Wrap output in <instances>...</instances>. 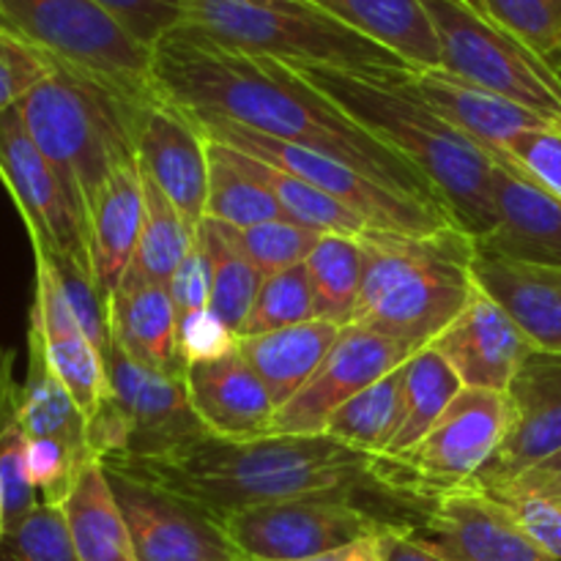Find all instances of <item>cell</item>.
I'll return each instance as SVG.
<instances>
[{
  "mask_svg": "<svg viewBox=\"0 0 561 561\" xmlns=\"http://www.w3.org/2000/svg\"><path fill=\"white\" fill-rule=\"evenodd\" d=\"M151 85L175 107L219 115L274 140L310 148L387 190L449 211L409 159L279 60L239 53L179 25L151 47Z\"/></svg>",
  "mask_w": 561,
  "mask_h": 561,
  "instance_id": "6da1fadb",
  "label": "cell"
},
{
  "mask_svg": "<svg viewBox=\"0 0 561 561\" xmlns=\"http://www.w3.org/2000/svg\"><path fill=\"white\" fill-rule=\"evenodd\" d=\"M102 466L195 504L217 524L257 504L351 499L389 529L414 531L433 504L405 491L394 458L354 453L327 436H203L162 458H107Z\"/></svg>",
  "mask_w": 561,
  "mask_h": 561,
  "instance_id": "7a4b0ae2",
  "label": "cell"
},
{
  "mask_svg": "<svg viewBox=\"0 0 561 561\" xmlns=\"http://www.w3.org/2000/svg\"><path fill=\"white\" fill-rule=\"evenodd\" d=\"M310 85L327 93L343 113L381 137L400 157L409 159L438 190L449 211L471 236L491 233L496 225L493 173L496 162L480 142L471 140L431 104L400 85L392 71L327 69V66H290Z\"/></svg>",
  "mask_w": 561,
  "mask_h": 561,
  "instance_id": "3957f363",
  "label": "cell"
},
{
  "mask_svg": "<svg viewBox=\"0 0 561 561\" xmlns=\"http://www.w3.org/2000/svg\"><path fill=\"white\" fill-rule=\"evenodd\" d=\"M359 244L365 274L348 327L383 334L411 354L431 348L469 305L477 236L463 228L422 236L373 230Z\"/></svg>",
  "mask_w": 561,
  "mask_h": 561,
  "instance_id": "277c9868",
  "label": "cell"
},
{
  "mask_svg": "<svg viewBox=\"0 0 561 561\" xmlns=\"http://www.w3.org/2000/svg\"><path fill=\"white\" fill-rule=\"evenodd\" d=\"M91 75L55 64L20 104V118L88 222L99 192L118 164L137 157L142 104Z\"/></svg>",
  "mask_w": 561,
  "mask_h": 561,
  "instance_id": "5b68a950",
  "label": "cell"
},
{
  "mask_svg": "<svg viewBox=\"0 0 561 561\" xmlns=\"http://www.w3.org/2000/svg\"><path fill=\"white\" fill-rule=\"evenodd\" d=\"M181 25L285 66H327L359 75L411 69L392 49L305 0H181Z\"/></svg>",
  "mask_w": 561,
  "mask_h": 561,
  "instance_id": "8992f818",
  "label": "cell"
},
{
  "mask_svg": "<svg viewBox=\"0 0 561 561\" xmlns=\"http://www.w3.org/2000/svg\"><path fill=\"white\" fill-rule=\"evenodd\" d=\"M447 75L561 126V71L463 0H422Z\"/></svg>",
  "mask_w": 561,
  "mask_h": 561,
  "instance_id": "52a82bcc",
  "label": "cell"
},
{
  "mask_svg": "<svg viewBox=\"0 0 561 561\" xmlns=\"http://www.w3.org/2000/svg\"><path fill=\"white\" fill-rule=\"evenodd\" d=\"M0 25L124 96H153L151 49L93 0H0Z\"/></svg>",
  "mask_w": 561,
  "mask_h": 561,
  "instance_id": "ba28073f",
  "label": "cell"
},
{
  "mask_svg": "<svg viewBox=\"0 0 561 561\" xmlns=\"http://www.w3.org/2000/svg\"><path fill=\"white\" fill-rule=\"evenodd\" d=\"M184 113L190 115L192 124L208 140L222 142V146L236 148V151L247 153V157L257 159V162L272 164V168L285 170V173L307 181L316 190L327 192L329 197L348 206L359 217H365L373 228L414 236L436 233V230L447 228H463L458 217L449 214L447 208L387 190L383 184L367 179L365 173L337 162V159L323 157V153L310 151V148L274 140V137L261 135V131L247 129V126L230 124V121L219 118V115L201 113V110H184Z\"/></svg>",
  "mask_w": 561,
  "mask_h": 561,
  "instance_id": "9c48e42d",
  "label": "cell"
},
{
  "mask_svg": "<svg viewBox=\"0 0 561 561\" xmlns=\"http://www.w3.org/2000/svg\"><path fill=\"white\" fill-rule=\"evenodd\" d=\"M510 416L513 405L507 392L460 389L425 438L409 453L394 455L409 493L436 502L444 493L469 488L502 444Z\"/></svg>",
  "mask_w": 561,
  "mask_h": 561,
  "instance_id": "30bf717a",
  "label": "cell"
},
{
  "mask_svg": "<svg viewBox=\"0 0 561 561\" xmlns=\"http://www.w3.org/2000/svg\"><path fill=\"white\" fill-rule=\"evenodd\" d=\"M244 561H307L389 526L351 499L257 504L219 520Z\"/></svg>",
  "mask_w": 561,
  "mask_h": 561,
  "instance_id": "8fae6325",
  "label": "cell"
},
{
  "mask_svg": "<svg viewBox=\"0 0 561 561\" xmlns=\"http://www.w3.org/2000/svg\"><path fill=\"white\" fill-rule=\"evenodd\" d=\"M0 181L25 222L33 255L71 263L91 274L85 217L31 140L16 107L0 113Z\"/></svg>",
  "mask_w": 561,
  "mask_h": 561,
  "instance_id": "7c38bea8",
  "label": "cell"
},
{
  "mask_svg": "<svg viewBox=\"0 0 561 561\" xmlns=\"http://www.w3.org/2000/svg\"><path fill=\"white\" fill-rule=\"evenodd\" d=\"M411 351L383 334L343 327L337 343L310 381L274 414L272 436H321L329 416L411 359Z\"/></svg>",
  "mask_w": 561,
  "mask_h": 561,
  "instance_id": "4fadbf2b",
  "label": "cell"
},
{
  "mask_svg": "<svg viewBox=\"0 0 561 561\" xmlns=\"http://www.w3.org/2000/svg\"><path fill=\"white\" fill-rule=\"evenodd\" d=\"M107 477L137 561H244L222 526L201 507L115 471Z\"/></svg>",
  "mask_w": 561,
  "mask_h": 561,
  "instance_id": "5bb4252c",
  "label": "cell"
},
{
  "mask_svg": "<svg viewBox=\"0 0 561 561\" xmlns=\"http://www.w3.org/2000/svg\"><path fill=\"white\" fill-rule=\"evenodd\" d=\"M110 400L129 427V447L118 458H162L208 436L195 416L184 376L146 370L121 348L104 356Z\"/></svg>",
  "mask_w": 561,
  "mask_h": 561,
  "instance_id": "9a60e30c",
  "label": "cell"
},
{
  "mask_svg": "<svg viewBox=\"0 0 561 561\" xmlns=\"http://www.w3.org/2000/svg\"><path fill=\"white\" fill-rule=\"evenodd\" d=\"M411 535L447 561H557L531 540L507 504L480 488L438 496Z\"/></svg>",
  "mask_w": 561,
  "mask_h": 561,
  "instance_id": "2e32d148",
  "label": "cell"
},
{
  "mask_svg": "<svg viewBox=\"0 0 561 561\" xmlns=\"http://www.w3.org/2000/svg\"><path fill=\"white\" fill-rule=\"evenodd\" d=\"M507 394L513 405L507 433L469 488L499 491L561 453V356L535 351Z\"/></svg>",
  "mask_w": 561,
  "mask_h": 561,
  "instance_id": "e0dca14e",
  "label": "cell"
},
{
  "mask_svg": "<svg viewBox=\"0 0 561 561\" xmlns=\"http://www.w3.org/2000/svg\"><path fill=\"white\" fill-rule=\"evenodd\" d=\"M135 151L153 184L197 228L206 219L208 140L190 115L153 91L137 121Z\"/></svg>",
  "mask_w": 561,
  "mask_h": 561,
  "instance_id": "ac0fdd59",
  "label": "cell"
},
{
  "mask_svg": "<svg viewBox=\"0 0 561 561\" xmlns=\"http://www.w3.org/2000/svg\"><path fill=\"white\" fill-rule=\"evenodd\" d=\"M433 348L458 373L463 387L507 392L535 343L496 299L474 283L469 305L436 337Z\"/></svg>",
  "mask_w": 561,
  "mask_h": 561,
  "instance_id": "d6986e66",
  "label": "cell"
},
{
  "mask_svg": "<svg viewBox=\"0 0 561 561\" xmlns=\"http://www.w3.org/2000/svg\"><path fill=\"white\" fill-rule=\"evenodd\" d=\"M27 334L38 340L49 367L82 411L85 422L107 398V367L96 345L82 332L58 272L44 255H36V294Z\"/></svg>",
  "mask_w": 561,
  "mask_h": 561,
  "instance_id": "ffe728a7",
  "label": "cell"
},
{
  "mask_svg": "<svg viewBox=\"0 0 561 561\" xmlns=\"http://www.w3.org/2000/svg\"><path fill=\"white\" fill-rule=\"evenodd\" d=\"M496 225L477 247L507 261L561 268V197L537 184L524 168L493 173Z\"/></svg>",
  "mask_w": 561,
  "mask_h": 561,
  "instance_id": "44dd1931",
  "label": "cell"
},
{
  "mask_svg": "<svg viewBox=\"0 0 561 561\" xmlns=\"http://www.w3.org/2000/svg\"><path fill=\"white\" fill-rule=\"evenodd\" d=\"M184 381L192 411L208 436L222 442L272 436L277 405L236 348L217 359L186 365Z\"/></svg>",
  "mask_w": 561,
  "mask_h": 561,
  "instance_id": "7402d4cb",
  "label": "cell"
},
{
  "mask_svg": "<svg viewBox=\"0 0 561 561\" xmlns=\"http://www.w3.org/2000/svg\"><path fill=\"white\" fill-rule=\"evenodd\" d=\"M392 77L422 102L431 104L455 129L480 142L491 159L504 153V142L518 131L557 126L520 104L447 75L444 69H398Z\"/></svg>",
  "mask_w": 561,
  "mask_h": 561,
  "instance_id": "603a6c76",
  "label": "cell"
},
{
  "mask_svg": "<svg viewBox=\"0 0 561 561\" xmlns=\"http://www.w3.org/2000/svg\"><path fill=\"white\" fill-rule=\"evenodd\" d=\"M146 211L142 175L137 157L113 170L88 214V257L99 296L110 301L137 252Z\"/></svg>",
  "mask_w": 561,
  "mask_h": 561,
  "instance_id": "cb8c5ba5",
  "label": "cell"
},
{
  "mask_svg": "<svg viewBox=\"0 0 561 561\" xmlns=\"http://www.w3.org/2000/svg\"><path fill=\"white\" fill-rule=\"evenodd\" d=\"M471 274L524 329L537 351L561 356V268L507 261L477 247Z\"/></svg>",
  "mask_w": 561,
  "mask_h": 561,
  "instance_id": "d4e9b609",
  "label": "cell"
},
{
  "mask_svg": "<svg viewBox=\"0 0 561 561\" xmlns=\"http://www.w3.org/2000/svg\"><path fill=\"white\" fill-rule=\"evenodd\" d=\"M110 340L131 362L164 376H184L179 318L164 285L115 290L107 301Z\"/></svg>",
  "mask_w": 561,
  "mask_h": 561,
  "instance_id": "484cf974",
  "label": "cell"
},
{
  "mask_svg": "<svg viewBox=\"0 0 561 561\" xmlns=\"http://www.w3.org/2000/svg\"><path fill=\"white\" fill-rule=\"evenodd\" d=\"M343 327L332 321H307L299 327L236 337V351L250 370L266 383L274 405H285L321 367Z\"/></svg>",
  "mask_w": 561,
  "mask_h": 561,
  "instance_id": "4316f807",
  "label": "cell"
},
{
  "mask_svg": "<svg viewBox=\"0 0 561 561\" xmlns=\"http://www.w3.org/2000/svg\"><path fill=\"white\" fill-rule=\"evenodd\" d=\"M362 36L383 44L411 69H438L442 53L422 0H305Z\"/></svg>",
  "mask_w": 561,
  "mask_h": 561,
  "instance_id": "83f0119b",
  "label": "cell"
},
{
  "mask_svg": "<svg viewBox=\"0 0 561 561\" xmlns=\"http://www.w3.org/2000/svg\"><path fill=\"white\" fill-rule=\"evenodd\" d=\"M60 510L77 561H137L129 526L102 460H91L77 474Z\"/></svg>",
  "mask_w": 561,
  "mask_h": 561,
  "instance_id": "f1b7e54d",
  "label": "cell"
},
{
  "mask_svg": "<svg viewBox=\"0 0 561 561\" xmlns=\"http://www.w3.org/2000/svg\"><path fill=\"white\" fill-rule=\"evenodd\" d=\"M20 420L31 442H55L82 463L93 458L88 447V422L64 383L49 367L42 345L27 334V376L20 387Z\"/></svg>",
  "mask_w": 561,
  "mask_h": 561,
  "instance_id": "f546056e",
  "label": "cell"
},
{
  "mask_svg": "<svg viewBox=\"0 0 561 561\" xmlns=\"http://www.w3.org/2000/svg\"><path fill=\"white\" fill-rule=\"evenodd\" d=\"M140 164V162H137ZM142 175V195H146V211H142V228L140 241H137V252L131 257L129 268H126L124 279H121L118 290L140 288V285H164L168 288L170 279L186 261V255L195 247L197 228H192L179 208L164 197L151 181V175L140 168Z\"/></svg>",
  "mask_w": 561,
  "mask_h": 561,
  "instance_id": "4dcf8cb0",
  "label": "cell"
},
{
  "mask_svg": "<svg viewBox=\"0 0 561 561\" xmlns=\"http://www.w3.org/2000/svg\"><path fill=\"white\" fill-rule=\"evenodd\" d=\"M206 219L230 228H252L274 219H288V214L268 186L247 170L236 148L208 140Z\"/></svg>",
  "mask_w": 561,
  "mask_h": 561,
  "instance_id": "1f68e13d",
  "label": "cell"
},
{
  "mask_svg": "<svg viewBox=\"0 0 561 561\" xmlns=\"http://www.w3.org/2000/svg\"><path fill=\"white\" fill-rule=\"evenodd\" d=\"M403 425V367L340 405L321 436L365 455H389Z\"/></svg>",
  "mask_w": 561,
  "mask_h": 561,
  "instance_id": "d6a6232c",
  "label": "cell"
},
{
  "mask_svg": "<svg viewBox=\"0 0 561 561\" xmlns=\"http://www.w3.org/2000/svg\"><path fill=\"white\" fill-rule=\"evenodd\" d=\"M463 381L436 348H422L403 365V425L394 436L389 455H403L425 438L449 409Z\"/></svg>",
  "mask_w": 561,
  "mask_h": 561,
  "instance_id": "836d02e7",
  "label": "cell"
},
{
  "mask_svg": "<svg viewBox=\"0 0 561 561\" xmlns=\"http://www.w3.org/2000/svg\"><path fill=\"white\" fill-rule=\"evenodd\" d=\"M241 159H244L247 170H250L257 181H263V184L268 186V192L277 197L290 222L305 225V228L318 230V233L345 236V239L356 241L370 236L373 230H378L373 228L365 217H359V214L351 211L348 206H343L340 201L329 197L327 192L316 190V186L307 184V181L296 179V175L285 173V170L272 168V164L257 162V159L247 157V153H241Z\"/></svg>",
  "mask_w": 561,
  "mask_h": 561,
  "instance_id": "e575fe53",
  "label": "cell"
},
{
  "mask_svg": "<svg viewBox=\"0 0 561 561\" xmlns=\"http://www.w3.org/2000/svg\"><path fill=\"white\" fill-rule=\"evenodd\" d=\"M27 438L20 420V387L11 378V354L0 351V488L5 529L25 520L38 507V493L27 466Z\"/></svg>",
  "mask_w": 561,
  "mask_h": 561,
  "instance_id": "d590c367",
  "label": "cell"
},
{
  "mask_svg": "<svg viewBox=\"0 0 561 561\" xmlns=\"http://www.w3.org/2000/svg\"><path fill=\"white\" fill-rule=\"evenodd\" d=\"M321 321L348 327L365 274V252L356 239L323 233L305 261Z\"/></svg>",
  "mask_w": 561,
  "mask_h": 561,
  "instance_id": "8d00e7d4",
  "label": "cell"
},
{
  "mask_svg": "<svg viewBox=\"0 0 561 561\" xmlns=\"http://www.w3.org/2000/svg\"><path fill=\"white\" fill-rule=\"evenodd\" d=\"M197 247L208 266V310L239 334L263 277L225 241L217 222L203 219L195 233Z\"/></svg>",
  "mask_w": 561,
  "mask_h": 561,
  "instance_id": "74e56055",
  "label": "cell"
},
{
  "mask_svg": "<svg viewBox=\"0 0 561 561\" xmlns=\"http://www.w3.org/2000/svg\"><path fill=\"white\" fill-rule=\"evenodd\" d=\"M217 228L222 230L225 241L261 277H272V274L301 266L323 236L318 230L305 228V225L290 222V219H274V222L252 225V228H230V225L217 222Z\"/></svg>",
  "mask_w": 561,
  "mask_h": 561,
  "instance_id": "f35d334b",
  "label": "cell"
},
{
  "mask_svg": "<svg viewBox=\"0 0 561 561\" xmlns=\"http://www.w3.org/2000/svg\"><path fill=\"white\" fill-rule=\"evenodd\" d=\"M316 296H312L310 274L307 266L288 268V272L263 277L255 301L247 312L236 337H252V334L274 332V329L299 327V323L316 321Z\"/></svg>",
  "mask_w": 561,
  "mask_h": 561,
  "instance_id": "ab89813d",
  "label": "cell"
},
{
  "mask_svg": "<svg viewBox=\"0 0 561 561\" xmlns=\"http://www.w3.org/2000/svg\"><path fill=\"white\" fill-rule=\"evenodd\" d=\"M480 9L561 71V0H480Z\"/></svg>",
  "mask_w": 561,
  "mask_h": 561,
  "instance_id": "60d3db41",
  "label": "cell"
},
{
  "mask_svg": "<svg viewBox=\"0 0 561 561\" xmlns=\"http://www.w3.org/2000/svg\"><path fill=\"white\" fill-rule=\"evenodd\" d=\"M0 561H77L64 510L38 504L25 520L0 535Z\"/></svg>",
  "mask_w": 561,
  "mask_h": 561,
  "instance_id": "b9f144b4",
  "label": "cell"
},
{
  "mask_svg": "<svg viewBox=\"0 0 561 561\" xmlns=\"http://www.w3.org/2000/svg\"><path fill=\"white\" fill-rule=\"evenodd\" d=\"M58 60L0 25V113L16 107L33 88L47 80Z\"/></svg>",
  "mask_w": 561,
  "mask_h": 561,
  "instance_id": "7bdbcfd3",
  "label": "cell"
},
{
  "mask_svg": "<svg viewBox=\"0 0 561 561\" xmlns=\"http://www.w3.org/2000/svg\"><path fill=\"white\" fill-rule=\"evenodd\" d=\"M148 49L184 22L181 0H93Z\"/></svg>",
  "mask_w": 561,
  "mask_h": 561,
  "instance_id": "ee69618b",
  "label": "cell"
},
{
  "mask_svg": "<svg viewBox=\"0 0 561 561\" xmlns=\"http://www.w3.org/2000/svg\"><path fill=\"white\" fill-rule=\"evenodd\" d=\"M504 151L537 184L561 197V126L518 131L504 142Z\"/></svg>",
  "mask_w": 561,
  "mask_h": 561,
  "instance_id": "f6af8a7d",
  "label": "cell"
},
{
  "mask_svg": "<svg viewBox=\"0 0 561 561\" xmlns=\"http://www.w3.org/2000/svg\"><path fill=\"white\" fill-rule=\"evenodd\" d=\"M493 496V493H491ZM507 504L518 524L529 531L531 540L561 561V502L542 496H496Z\"/></svg>",
  "mask_w": 561,
  "mask_h": 561,
  "instance_id": "bcb514c9",
  "label": "cell"
},
{
  "mask_svg": "<svg viewBox=\"0 0 561 561\" xmlns=\"http://www.w3.org/2000/svg\"><path fill=\"white\" fill-rule=\"evenodd\" d=\"M179 345L186 365H192V362H208L230 354L236 348V332H230L211 310H206L181 323Z\"/></svg>",
  "mask_w": 561,
  "mask_h": 561,
  "instance_id": "7dc6e473",
  "label": "cell"
},
{
  "mask_svg": "<svg viewBox=\"0 0 561 561\" xmlns=\"http://www.w3.org/2000/svg\"><path fill=\"white\" fill-rule=\"evenodd\" d=\"M168 290L170 299H173L179 327L208 310V266L197 241L190 255H186V261L181 263L179 272H175V277L170 279Z\"/></svg>",
  "mask_w": 561,
  "mask_h": 561,
  "instance_id": "c3c4849f",
  "label": "cell"
},
{
  "mask_svg": "<svg viewBox=\"0 0 561 561\" xmlns=\"http://www.w3.org/2000/svg\"><path fill=\"white\" fill-rule=\"evenodd\" d=\"M491 493L493 496H542L551 499V502H561V453L551 455L540 466L520 474L515 482Z\"/></svg>",
  "mask_w": 561,
  "mask_h": 561,
  "instance_id": "681fc988",
  "label": "cell"
},
{
  "mask_svg": "<svg viewBox=\"0 0 561 561\" xmlns=\"http://www.w3.org/2000/svg\"><path fill=\"white\" fill-rule=\"evenodd\" d=\"M381 553L383 561H447L431 548L422 546L411 531L405 529H387L381 531Z\"/></svg>",
  "mask_w": 561,
  "mask_h": 561,
  "instance_id": "f907efd6",
  "label": "cell"
},
{
  "mask_svg": "<svg viewBox=\"0 0 561 561\" xmlns=\"http://www.w3.org/2000/svg\"><path fill=\"white\" fill-rule=\"evenodd\" d=\"M307 561H383L381 535L362 537V540H354L348 546L334 548V551L321 553V557H312Z\"/></svg>",
  "mask_w": 561,
  "mask_h": 561,
  "instance_id": "816d5d0a",
  "label": "cell"
},
{
  "mask_svg": "<svg viewBox=\"0 0 561 561\" xmlns=\"http://www.w3.org/2000/svg\"><path fill=\"white\" fill-rule=\"evenodd\" d=\"M5 531V513H3V488H0V535Z\"/></svg>",
  "mask_w": 561,
  "mask_h": 561,
  "instance_id": "f5cc1de1",
  "label": "cell"
}]
</instances>
